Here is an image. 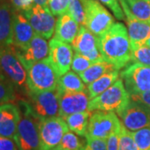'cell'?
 I'll return each instance as SVG.
<instances>
[{
  "instance_id": "1",
  "label": "cell",
  "mask_w": 150,
  "mask_h": 150,
  "mask_svg": "<svg viewBox=\"0 0 150 150\" xmlns=\"http://www.w3.org/2000/svg\"><path fill=\"white\" fill-rule=\"evenodd\" d=\"M100 49L104 59L118 70L129 64L131 47L129 33L122 23H114L110 29L100 37Z\"/></svg>"
},
{
  "instance_id": "2",
  "label": "cell",
  "mask_w": 150,
  "mask_h": 150,
  "mask_svg": "<svg viewBox=\"0 0 150 150\" xmlns=\"http://www.w3.org/2000/svg\"><path fill=\"white\" fill-rule=\"evenodd\" d=\"M19 108L23 112L18 125L13 139L18 150H41L38 132V119L33 117L28 111L26 103L18 102Z\"/></svg>"
},
{
  "instance_id": "3",
  "label": "cell",
  "mask_w": 150,
  "mask_h": 150,
  "mask_svg": "<svg viewBox=\"0 0 150 150\" xmlns=\"http://www.w3.org/2000/svg\"><path fill=\"white\" fill-rule=\"evenodd\" d=\"M59 77L48 58L34 63L27 69L28 90L34 93L53 90L57 88Z\"/></svg>"
},
{
  "instance_id": "4",
  "label": "cell",
  "mask_w": 150,
  "mask_h": 150,
  "mask_svg": "<svg viewBox=\"0 0 150 150\" xmlns=\"http://www.w3.org/2000/svg\"><path fill=\"white\" fill-rule=\"evenodd\" d=\"M0 72L12 82L15 88L28 93L27 70L18 59L13 44L0 48Z\"/></svg>"
},
{
  "instance_id": "5",
  "label": "cell",
  "mask_w": 150,
  "mask_h": 150,
  "mask_svg": "<svg viewBox=\"0 0 150 150\" xmlns=\"http://www.w3.org/2000/svg\"><path fill=\"white\" fill-rule=\"evenodd\" d=\"M29 101H25L28 111L38 120L59 117V91L58 88L49 91H28Z\"/></svg>"
},
{
  "instance_id": "6",
  "label": "cell",
  "mask_w": 150,
  "mask_h": 150,
  "mask_svg": "<svg viewBox=\"0 0 150 150\" xmlns=\"http://www.w3.org/2000/svg\"><path fill=\"white\" fill-rule=\"evenodd\" d=\"M84 9L83 25L98 37H101L114 24L112 14L97 0H81Z\"/></svg>"
},
{
  "instance_id": "7",
  "label": "cell",
  "mask_w": 150,
  "mask_h": 150,
  "mask_svg": "<svg viewBox=\"0 0 150 150\" xmlns=\"http://www.w3.org/2000/svg\"><path fill=\"white\" fill-rule=\"evenodd\" d=\"M130 99L123 79H118L107 90L89 101L88 110L89 111H118L126 105Z\"/></svg>"
},
{
  "instance_id": "8",
  "label": "cell",
  "mask_w": 150,
  "mask_h": 150,
  "mask_svg": "<svg viewBox=\"0 0 150 150\" xmlns=\"http://www.w3.org/2000/svg\"><path fill=\"white\" fill-rule=\"evenodd\" d=\"M116 112L125 128L131 132L150 129V108L142 103L130 98L128 103Z\"/></svg>"
},
{
  "instance_id": "9",
  "label": "cell",
  "mask_w": 150,
  "mask_h": 150,
  "mask_svg": "<svg viewBox=\"0 0 150 150\" xmlns=\"http://www.w3.org/2000/svg\"><path fill=\"white\" fill-rule=\"evenodd\" d=\"M68 124L64 118L53 117L38 120V132L41 150H53L61 142L67 132Z\"/></svg>"
},
{
  "instance_id": "10",
  "label": "cell",
  "mask_w": 150,
  "mask_h": 150,
  "mask_svg": "<svg viewBox=\"0 0 150 150\" xmlns=\"http://www.w3.org/2000/svg\"><path fill=\"white\" fill-rule=\"evenodd\" d=\"M120 76L129 95L150 90V67L133 63L120 73Z\"/></svg>"
},
{
  "instance_id": "11",
  "label": "cell",
  "mask_w": 150,
  "mask_h": 150,
  "mask_svg": "<svg viewBox=\"0 0 150 150\" xmlns=\"http://www.w3.org/2000/svg\"><path fill=\"white\" fill-rule=\"evenodd\" d=\"M121 124L122 122L113 112L96 110L90 116L86 136L107 139Z\"/></svg>"
},
{
  "instance_id": "12",
  "label": "cell",
  "mask_w": 150,
  "mask_h": 150,
  "mask_svg": "<svg viewBox=\"0 0 150 150\" xmlns=\"http://www.w3.org/2000/svg\"><path fill=\"white\" fill-rule=\"evenodd\" d=\"M35 33L48 39L53 36L56 22L54 15L48 7L33 4L30 9L24 12Z\"/></svg>"
},
{
  "instance_id": "13",
  "label": "cell",
  "mask_w": 150,
  "mask_h": 150,
  "mask_svg": "<svg viewBox=\"0 0 150 150\" xmlns=\"http://www.w3.org/2000/svg\"><path fill=\"white\" fill-rule=\"evenodd\" d=\"M14 47V46H13ZM15 52L26 70L38 61L48 58L49 44L42 36L35 33L30 43L23 48H15Z\"/></svg>"
},
{
  "instance_id": "14",
  "label": "cell",
  "mask_w": 150,
  "mask_h": 150,
  "mask_svg": "<svg viewBox=\"0 0 150 150\" xmlns=\"http://www.w3.org/2000/svg\"><path fill=\"white\" fill-rule=\"evenodd\" d=\"M48 59L57 74L61 77L69 72L72 65L74 54L73 47L59 39L52 38L49 42Z\"/></svg>"
},
{
  "instance_id": "15",
  "label": "cell",
  "mask_w": 150,
  "mask_h": 150,
  "mask_svg": "<svg viewBox=\"0 0 150 150\" xmlns=\"http://www.w3.org/2000/svg\"><path fill=\"white\" fill-rule=\"evenodd\" d=\"M118 1L126 17L131 49L144 45L150 36V24L137 19L131 13L129 6L125 1Z\"/></svg>"
},
{
  "instance_id": "16",
  "label": "cell",
  "mask_w": 150,
  "mask_h": 150,
  "mask_svg": "<svg viewBox=\"0 0 150 150\" xmlns=\"http://www.w3.org/2000/svg\"><path fill=\"white\" fill-rule=\"evenodd\" d=\"M87 93V91L78 93L59 92V117L64 118L76 112L87 111L89 103V98Z\"/></svg>"
},
{
  "instance_id": "17",
  "label": "cell",
  "mask_w": 150,
  "mask_h": 150,
  "mask_svg": "<svg viewBox=\"0 0 150 150\" xmlns=\"http://www.w3.org/2000/svg\"><path fill=\"white\" fill-rule=\"evenodd\" d=\"M35 32L24 12L13 10V45L23 48L32 40Z\"/></svg>"
},
{
  "instance_id": "18",
  "label": "cell",
  "mask_w": 150,
  "mask_h": 150,
  "mask_svg": "<svg viewBox=\"0 0 150 150\" xmlns=\"http://www.w3.org/2000/svg\"><path fill=\"white\" fill-rule=\"evenodd\" d=\"M21 118L20 108L13 103L0 105V137L13 139Z\"/></svg>"
},
{
  "instance_id": "19",
  "label": "cell",
  "mask_w": 150,
  "mask_h": 150,
  "mask_svg": "<svg viewBox=\"0 0 150 150\" xmlns=\"http://www.w3.org/2000/svg\"><path fill=\"white\" fill-rule=\"evenodd\" d=\"M13 8L11 3L4 0L0 3V48L13 44Z\"/></svg>"
},
{
  "instance_id": "20",
  "label": "cell",
  "mask_w": 150,
  "mask_h": 150,
  "mask_svg": "<svg viewBox=\"0 0 150 150\" xmlns=\"http://www.w3.org/2000/svg\"><path fill=\"white\" fill-rule=\"evenodd\" d=\"M79 23L69 13L62 14L58 18L54 30V38L62 42L72 43L79 32Z\"/></svg>"
},
{
  "instance_id": "21",
  "label": "cell",
  "mask_w": 150,
  "mask_h": 150,
  "mask_svg": "<svg viewBox=\"0 0 150 150\" xmlns=\"http://www.w3.org/2000/svg\"><path fill=\"white\" fill-rule=\"evenodd\" d=\"M72 47L76 53L84 54L100 48V38L93 33L84 25H82L72 42Z\"/></svg>"
},
{
  "instance_id": "22",
  "label": "cell",
  "mask_w": 150,
  "mask_h": 150,
  "mask_svg": "<svg viewBox=\"0 0 150 150\" xmlns=\"http://www.w3.org/2000/svg\"><path fill=\"white\" fill-rule=\"evenodd\" d=\"M118 77L119 72L118 70H116L103 75L102 77H100L97 80L89 83L87 88V93L88 94L89 99L91 100L98 96L99 94H101L105 90H107L108 88H110L118 80Z\"/></svg>"
},
{
  "instance_id": "23",
  "label": "cell",
  "mask_w": 150,
  "mask_h": 150,
  "mask_svg": "<svg viewBox=\"0 0 150 150\" xmlns=\"http://www.w3.org/2000/svg\"><path fill=\"white\" fill-rule=\"evenodd\" d=\"M116 70L118 69L115 65L112 64L110 62L104 60L93 64L88 69L81 73L79 76L85 83L89 84L97 80L98 79H99L100 77H102L103 75Z\"/></svg>"
},
{
  "instance_id": "24",
  "label": "cell",
  "mask_w": 150,
  "mask_h": 150,
  "mask_svg": "<svg viewBox=\"0 0 150 150\" xmlns=\"http://www.w3.org/2000/svg\"><path fill=\"white\" fill-rule=\"evenodd\" d=\"M57 88L60 93H78L85 91L84 82L80 76L74 71H69L65 74L59 77Z\"/></svg>"
},
{
  "instance_id": "25",
  "label": "cell",
  "mask_w": 150,
  "mask_h": 150,
  "mask_svg": "<svg viewBox=\"0 0 150 150\" xmlns=\"http://www.w3.org/2000/svg\"><path fill=\"white\" fill-rule=\"evenodd\" d=\"M91 114L92 111L89 110H87L84 112H76L65 117L64 120L68 124L69 130L79 136L85 137Z\"/></svg>"
},
{
  "instance_id": "26",
  "label": "cell",
  "mask_w": 150,
  "mask_h": 150,
  "mask_svg": "<svg viewBox=\"0 0 150 150\" xmlns=\"http://www.w3.org/2000/svg\"><path fill=\"white\" fill-rule=\"evenodd\" d=\"M137 19L150 24V3L147 0H132L126 3Z\"/></svg>"
},
{
  "instance_id": "27",
  "label": "cell",
  "mask_w": 150,
  "mask_h": 150,
  "mask_svg": "<svg viewBox=\"0 0 150 150\" xmlns=\"http://www.w3.org/2000/svg\"><path fill=\"white\" fill-rule=\"evenodd\" d=\"M15 87L5 75L0 72V105L15 99Z\"/></svg>"
},
{
  "instance_id": "28",
  "label": "cell",
  "mask_w": 150,
  "mask_h": 150,
  "mask_svg": "<svg viewBox=\"0 0 150 150\" xmlns=\"http://www.w3.org/2000/svg\"><path fill=\"white\" fill-rule=\"evenodd\" d=\"M83 144L74 133L67 132L61 142L53 150H83Z\"/></svg>"
},
{
  "instance_id": "29",
  "label": "cell",
  "mask_w": 150,
  "mask_h": 150,
  "mask_svg": "<svg viewBox=\"0 0 150 150\" xmlns=\"http://www.w3.org/2000/svg\"><path fill=\"white\" fill-rule=\"evenodd\" d=\"M130 62L150 67L149 47L146 44H144V45H141L139 47L131 49Z\"/></svg>"
},
{
  "instance_id": "30",
  "label": "cell",
  "mask_w": 150,
  "mask_h": 150,
  "mask_svg": "<svg viewBox=\"0 0 150 150\" xmlns=\"http://www.w3.org/2000/svg\"><path fill=\"white\" fill-rule=\"evenodd\" d=\"M118 150H139L133 136V132L126 129L123 123L121 124L119 133Z\"/></svg>"
},
{
  "instance_id": "31",
  "label": "cell",
  "mask_w": 150,
  "mask_h": 150,
  "mask_svg": "<svg viewBox=\"0 0 150 150\" xmlns=\"http://www.w3.org/2000/svg\"><path fill=\"white\" fill-rule=\"evenodd\" d=\"M68 13L79 24L84 23V9L81 0H69Z\"/></svg>"
},
{
  "instance_id": "32",
  "label": "cell",
  "mask_w": 150,
  "mask_h": 150,
  "mask_svg": "<svg viewBox=\"0 0 150 150\" xmlns=\"http://www.w3.org/2000/svg\"><path fill=\"white\" fill-rule=\"evenodd\" d=\"M133 136L139 150H150V129H143L133 132Z\"/></svg>"
},
{
  "instance_id": "33",
  "label": "cell",
  "mask_w": 150,
  "mask_h": 150,
  "mask_svg": "<svg viewBox=\"0 0 150 150\" xmlns=\"http://www.w3.org/2000/svg\"><path fill=\"white\" fill-rule=\"evenodd\" d=\"M92 64H93V63L90 60L87 59L85 56H83V54H79V53H76L74 55L71 68L74 73L80 74L81 73L88 69Z\"/></svg>"
},
{
  "instance_id": "34",
  "label": "cell",
  "mask_w": 150,
  "mask_h": 150,
  "mask_svg": "<svg viewBox=\"0 0 150 150\" xmlns=\"http://www.w3.org/2000/svg\"><path fill=\"white\" fill-rule=\"evenodd\" d=\"M69 0H48V8L54 15L60 16L68 13Z\"/></svg>"
},
{
  "instance_id": "35",
  "label": "cell",
  "mask_w": 150,
  "mask_h": 150,
  "mask_svg": "<svg viewBox=\"0 0 150 150\" xmlns=\"http://www.w3.org/2000/svg\"><path fill=\"white\" fill-rule=\"evenodd\" d=\"M86 142L83 150H108L107 141L103 139L85 136Z\"/></svg>"
},
{
  "instance_id": "36",
  "label": "cell",
  "mask_w": 150,
  "mask_h": 150,
  "mask_svg": "<svg viewBox=\"0 0 150 150\" xmlns=\"http://www.w3.org/2000/svg\"><path fill=\"white\" fill-rule=\"evenodd\" d=\"M101 3L107 6L112 11L114 17L118 20H125V14L123 13V8L119 4L118 0H99Z\"/></svg>"
},
{
  "instance_id": "37",
  "label": "cell",
  "mask_w": 150,
  "mask_h": 150,
  "mask_svg": "<svg viewBox=\"0 0 150 150\" xmlns=\"http://www.w3.org/2000/svg\"><path fill=\"white\" fill-rule=\"evenodd\" d=\"M10 3L13 10L21 12H26L34 4L33 0H10Z\"/></svg>"
},
{
  "instance_id": "38",
  "label": "cell",
  "mask_w": 150,
  "mask_h": 150,
  "mask_svg": "<svg viewBox=\"0 0 150 150\" xmlns=\"http://www.w3.org/2000/svg\"><path fill=\"white\" fill-rule=\"evenodd\" d=\"M121 128V127H120ZM120 128L114 131L108 138L107 141V149L108 150H118V144H119V133Z\"/></svg>"
},
{
  "instance_id": "39",
  "label": "cell",
  "mask_w": 150,
  "mask_h": 150,
  "mask_svg": "<svg viewBox=\"0 0 150 150\" xmlns=\"http://www.w3.org/2000/svg\"><path fill=\"white\" fill-rule=\"evenodd\" d=\"M129 96L132 100L136 101V102L142 103L150 108V90L141 93H138V94L129 95Z\"/></svg>"
},
{
  "instance_id": "40",
  "label": "cell",
  "mask_w": 150,
  "mask_h": 150,
  "mask_svg": "<svg viewBox=\"0 0 150 150\" xmlns=\"http://www.w3.org/2000/svg\"><path fill=\"white\" fill-rule=\"evenodd\" d=\"M0 150H18L13 139L0 137Z\"/></svg>"
},
{
  "instance_id": "41",
  "label": "cell",
  "mask_w": 150,
  "mask_h": 150,
  "mask_svg": "<svg viewBox=\"0 0 150 150\" xmlns=\"http://www.w3.org/2000/svg\"><path fill=\"white\" fill-rule=\"evenodd\" d=\"M34 4L41 5L43 7H48V0H33Z\"/></svg>"
},
{
  "instance_id": "42",
  "label": "cell",
  "mask_w": 150,
  "mask_h": 150,
  "mask_svg": "<svg viewBox=\"0 0 150 150\" xmlns=\"http://www.w3.org/2000/svg\"><path fill=\"white\" fill-rule=\"evenodd\" d=\"M145 44H146V45H148V46H149V48H150V36H149V38L147 39V41H146V43H145Z\"/></svg>"
},
{
  "instance_id": "43",
  "label": "cell",
  "mask_w": 150,
  "mask_h": 150,
  "mask_svg": "<svg viewBox=\"0 0 150 150\" xmlns=\"http://www.w3.org/2000/svg\"><path fill=\"white\" fill-rule=\"evenodd\" d=\"M123 1H125L126 3H128V2H129V1H132V0H123Z\"/></svg>"
},
{
  "instance_id": "44",
  "label": "cell",
  "mask_w": 150,
  "mask_h": 150,
  "mask_svg": "<svg viewBox=\"0 0 150 150\" xmlns=\"http://www.w3.org/2000/svg\"><path fill=\"white\" fill-rule=\"evenodd\" d=\"M147 1H149V3H150V0H147Z\"/></svg>"
}]
</instances>
